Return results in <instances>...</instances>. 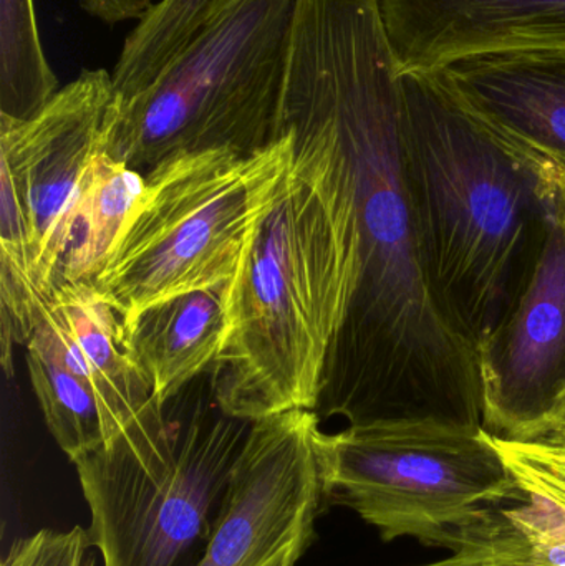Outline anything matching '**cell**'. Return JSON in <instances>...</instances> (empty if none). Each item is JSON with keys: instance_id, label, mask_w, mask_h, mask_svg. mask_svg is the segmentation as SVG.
<instances>
[{"instance_id": "6da1fadb", "label": "cell", "mask_w": 565, "mask_h": 566, "mask_svg": "<svg viewBox=\"0 0 565 566\" xmlns=\"http://www.w3.org/2000/svg\"><path fill=\"white\" fill-rule=\"evenodd\" d=\"M401 92L388 78L335 90L305 132L350 175L358 214V292L325 376V415L348 424L441 418L483 426L480 355L431 292L401 172Z\"/></svg>"}, {"instance_id": "7a4b0ae2", "label": "cell", "mask_w": 565, "mask_h": 566, "mask_svg": "<svg viewBox=\"0 0 565 566\" xmlns=\"http://www.w3.org/2000/svg\"><path fill=\"white\" fill-rule=\"evenodd\" d=\"M401 172L441 312L480 355L536 274L563 168L474 112L441 72L400 75Z\"/></svg>"}, {"instance_id": "3957f363", "label": "cell", "mask_w": 565, "mask_h": 566, "mask_svg": "<svg viewBox=\"0 0 565 566\" xmlns=\"http://www.w3.org/2000/svg\"><path fill=\"white\" fill-rule=\"evenodd\" d=\"M294 136V158L252 226L228 286V333L212 368L216 408L254 422L317 411L358 292V214L344 161Z\"/></svg>"}, {"instance_id": "277c9868", "label": "cell", "mask_w": 565, "mask_h": 566, "mask_svg": "<svg viewBox=\"0 0 565 566\" xmlns=\"http://www.w3.org/2000/svg\"><path fill=\"white\" fill-rule=\"evenodd\" d=\"M252 422L153 399L76 461L103 566H198Z\"/></svg>"}, {"instance_id": "5b68a950", "label": "cell", "mask_w": 565, "mask_h": 566, "mask_svg": "<svg viewBox=\"0 0 565 566\" xmlns=\"http://www.w3.org/2000/svg\"><path fill=\"white\" fill-rule=\"evenodd\" d=\"M292 158L294 136L285 133L252 155L209 149L146 172L135 216L88 283L123 328L156 303L232 281Z\"/></svg>"}, {"instance_id": "8992f818", "label": "cell", "mask_w": 565, "mask_h": 566, "mask_svg": "<svg viewBox=\"0 0 565 566\" xmlns=\"http://www.w3.org/2000/svg\"><path fill=\"white\" fill-rule=\"evenodd\" d=\"M294 10L295 0H239L216 17L151 85L116 98L106 153L146 175L175 156L278 142Z\"/></svg>"}, {"instance_id": "52a82bcc", "label": "cell", "mask_w": 565, "mask_h": 566, "mask_svg": "<svg viewBox=\"0 0 565 566\" xmlns=\"http://www.w3.org/2000/svg\"><path fill=\"white\" fill-rule=\"evenodd\" d=\"M328 504L354 511L384 542L453 552L524 501L483 426L384 418L322 434Z\"/></svg>"}, {"instance_id": "ba28073f", "label": "cell", "mask_w": 565, "mask_h": 566, "mask_svg": "<svg viewBox=\"0 0 565 566\" xmlns=\"http://www.w3.org/2000/svg\"><path fill=\"white\" fill-rule=\"evenodd\" d=\"M115 105L112 73L83 70L35 115H0V292L10 298L46 300L55 286Z\"/></svg>"}, {"instance_id": "9c48e42d", "label": "cell", "mask_w": 565, "mask_h": 566, "mask_svg": "<svg viewBox=\"0 0 565 566\" xmlns=\"http://www.w3.org/2000/svg\"><path fill=\"white\" fill-rule=\"evenodd\" d=\"M322 434L311 409L252 422L198 566H297L331 507Z\"/></svg>"}, {"instance_id": "30bf717a", "label": "cell", "mask_w": 565, "mask_h": 566, "mask_svg": "<svg viewBox=\"0 0 565 566\" xmlns=\"http://www.w3.org/2000/svg\"><path fill=\"white\" fill-rule=\"evenodd\" d=\"M484 429L527 439L565 418V206L516 312L480 352Z\"/></svg>"}, {"instance_id": "8fae6325", "label": "cell", "mask_w": 565, "mask_h": 566, "mask_svg": "<svg viewBox=\"0 0 565 566\" xmlns=\"http://www.w3.org/2000/svg\"><path fill=\"white\" fill-rule=\"evenodd\" d=\"M398 72L490 53L565 55V0H378Z\"/></svg>"}, {"instance_id": "7c38bea8", "label": "cell", "mask_w": 565, "mask_h": 566, "mask_svg": "<svg viewBox=\"0 0 565 566\" xmlns=\"http://www.w3.org/2000/svg\"><path fill=\"white\" fill-rule=\"evenodd\" d=\"M438 72L474 112L563 168L564 53H490L458 60Z\"/></svg>"}, {"instance_id": "4fadbf2b", "label": "cell", "mask_w": 565, "mask_h": 566, "mask_svg": "<svg viewBox=\"0 0 565 566\" xmlns=\"http://www.w3.org/2000/svg\"><path fill=\"white\" fill-rule=\"evenodd\" d=\"M228 286L156 303L123 328L126 349L158 405L215 368L228 333Z\"/></svg>"}, {"instance_id": "5bb4252c", "label": "cell", "mask_w": 565, "mask_h": 566, "mask_svg": "<svg viewBox=\"0 0 565 566\" xmlns=\"http://www.w3.org/2000/svg\"><path fill=\"white\" fill-rule=\"evenodd\" d=\"M145 185L142 172L115 161L108 153L98 156L76 206L55 286L96 277L135 216Z\"/></svg>"}, {"instance_id": "9a60e30c", "label": "cell", "mask_w": 565, "mask_h": 566, "mask_svg": "<svg viewBox=\"0 0 565 566\" xmlns=\"http://www.w3.org/2000/svg\"><path fill=\"white\" fill-rule=\"evenodd\" d=\"M239 0H159L128 33L112 78L116 98L132 99L151 85L166 66L216 17Z\"/></svg>"}, {"instance_id": "2e32d148", "label": "cell", "mask_w": 565, "mask_h": 566, "mask_svg": "<svg viewBox=\"0 0 565 566\" xmlns=\"http://www.w3.org/2000/svg\"><path fill=\"white\" fill-rule=\"evenodd\" d=\"M40 40L33 0H0V115H35L59 92Z\"/></svg>"}, {"instance_id": "e0dca14e", "label": "cell", "mask_w": 565, "mask_h": 566, "mask_svg": "<svg viewBox=\"0 0 565 566\" xmlns=\"http://www.w3.org/2000/svg\"><path fill=\"white\" fill-rule=\"evenodd\" d=\"M511 478L523 494L541 495L565 509V422L527 439L491 434Z\"/></svg>"}, {"instance_id": "ac0fdd59", "label": "cell", "mask_w": 565, "mask_h": 566, "mask_svg": "<svg viewBox=\"0 0 565 566\" xmlns=\"http://www.w3.org/2000/svg\"><path fill=\"white\" fill-rule=\"evenodd\" d=\"M501 512L523 535L537 564L565 566V509L541 495L524 494L523 502Z\"/></svg>"}, {"instance_id": "d6986e66", "label": "cell", "mask_w": 565, "mask_h": 566, "mask_svg": "<svg viewBox=\"0 0 565 566\" xmlns=\"http://www.w3.org/2000/svg\"><path fill=\"white\" fill-rule=\"evenodd\" d=\"M88 528H42L10 545L2 566H96Z\"/></svg>"}, {"instance_id": "ffe728a7", "label": "cell", "mask_w": 565, "mask_h": 566, "mask_svg": "<svg viewBox=\"0 0 565 566\" xmlns=\"http://www.w3.org/2000/svg\"><path fill=\"white\" fill-rule=\"evenodd\" d=\"M418 566H543L534 560L530 545L501 512L500 517L471 535L447 558Z\"/></svg>"}, {"instance_id": "44dd1931", "label": "cell", "mask_w": 565, "mask_h": 566, "mask_svg": "<svg viewBox=\"0 0 565 566\" xmlns=\"http://www.w3.org/2000/svg\"><path fill=\"white\" fill-rule=\"evenodd\" d=\"M88 15L106 25L142 20L155 3L153 0H79Z\"/></svg>"}, {"instance_id": "7402d4cb", "label": "cell", "mask_w": 565, "mask_h": 566, "mask_svg": "<svg viewBox=\"0 0 565 566\" xmlns=\"http://www.w3.org/2000/svg\"><path fill=\"white\" fill-rule=\"evenodd\" d=\"M563 422H565V419H564V421H563Z\"/></svg>"}, {"instance_id": "603a6c76", "label": "cell", "mask_w": 565, "mask_h": 566, "mask_svg": "<svg viewBox=\"0 0 565 566\" xmlns=\"http://www.w3.org/2000/svg\"><path fill=\"white\" fill-rule=\"evenodd\" d=\"M565 419V418H564Z\"/></svg>"}]
</instances>
